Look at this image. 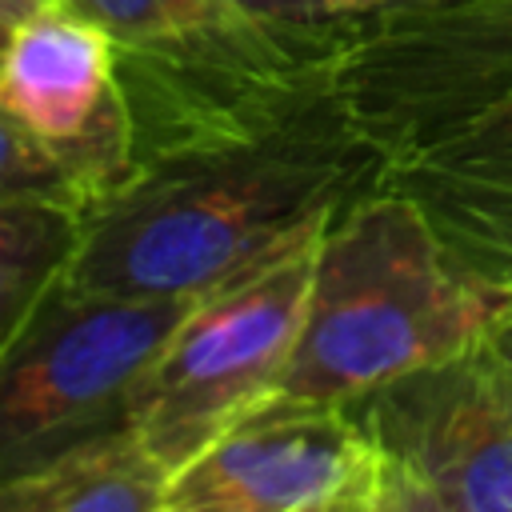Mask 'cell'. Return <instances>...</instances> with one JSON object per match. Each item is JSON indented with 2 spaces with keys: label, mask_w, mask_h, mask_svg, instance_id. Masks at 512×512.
Listing matches in <instances>:
<instances>
[{
  "label": "cell",
  "mask_w": 512,
  "mask_h": 512,
  "mask_svg": "<svg viewBox=\"0 0 512 512\" xmlns=\"http://www.w3.org/2000/svg\"><path fill=\"white\" fill-rule=\"evenodd\" d=\"M336 100L396 164L512 92V0H416L360 16Z\"/></svg>",
  "instance_id": "5"
},
{
  "label": "cell",
  "mask_w": 512,
  "mask_h": 512,
  "mask_svg": "<svg viewBox=\"0 0 512 512\" xmlns=\"http://www.w3.org/2000/svg\"><path fill=\"white\" fill-rule=\"evenodd\" d=\"M84 212L64 200H0V352L68 276Z\"/></svg>",
  "instance_id": "10"
},
{
  "label": "cell",
  "mask_w": 512,
  "mask_h": 512,
  "mask_svg": "<svg viewBox=\"0 0 512 512\" xmlns=\"http://www.w3.org/2000/svg\"><path fill=\"white\" fill-rule=\"evenodd\" d=\"M380 468L384 460L348 404H268L176 468L164 504L180 512H300Z\"/></svg>",
  "instance_id": "8"
},
{
  "label": "cell",
  "mask_w": 512,
  "mask_h": 512,
  "mask_svg": "<svg viewBox=\"0 0 512 512\" xmlns=\"http://www.w3.org/2000/svg\"><path fill=\"white\" fill-rule=\"evenodd\" d=\"M44 0H0V20H8V24H20L28 12H36Z\"/></svg>",
  "instance_id": "19"
},
{
  "label": "cell",
  "mask_w": 512,
  "mask_h": 512,
  "mask_svg": "<svg viewBox=\"0 0 512 512\" xmlns=\"http://www.w3.org/2000/svg\"><path fill=\"white\" fill-rule=\"evenodd\" d=\"M348 408L380 460L444 512H512V368L488 344L416 368Z\"/></svg>",
  "instance_id": "6"
},
{
  "label": "cell",
  "mask_w": 512,
  "mask_h": 512,
  "mask_svg": "<svg viewBox=\"0 0 512 512\" xmlns=\"http://www.w3.org/2000/svg\"><path fill=\"white\" fill-rule=\"evenodd\" d=\"M388 4H416V0H348V8H356V12H372V8H388Z\"/></svg>",
  "instance_id": "20"
},
{
  "label": "cell",
  "mask_w": 512,
  "mask_h": 512,
  "mask_svg": "<svg viewBox=\"0 0 512 512\" xmlns=\"http://www.w3.org/2000/svg\"><path fill=\"white\" fill-rule=\"evenodd\" d=\"M384 168L332 88L264 132L136 168L84 212L68 280L128 300H204L316 236Z\"/></svg>",
  "instance_id": "1"
},
{
  "label": "cell",
  "mask_w": 512,
  "mask_h": 512,
  "mask_svg": "<svg viewBox=\"0 0 512 512\" xmlns=\"http://www.w3.org/2000/svg\"><path fill=\"white\" fill-rule=\"evenodd\" d=\"M92 24H100L116 48H160L200 32H212L244 12L228 0H64Z\"/></svg>",
  "instance_id": "11"
},
{
  "label": "cell",
  "mask_w": 512,
  "mask_h": 512,
  "mask_svg": "<svg viewBox=\"0 0 512 512\" xmlns=\"http://www.w3.org/2000/svg\"><path fill=\"white\" fill-rule=\"evenodd\" d=\"M320 232L196 300L140 372L128 432L164 476L272 404L300 332Z\"/></svg>",
  "instance_id": "4"
},
{
  "label": "cell",
  "mask_w": 512,
  "mask_h": 512,
  "mask_svg": "<svg viewBox=\"0 0 512 512\" xmlns=\"http://www.w3.org/2000/svg\"><path fill=\"white\" fill-rule=\"evenodd\" d=\"M236 12L256 20H280V24H332L360 16L348 8V0H228Z\"/></svg>",
  "instance_id": "14"
},
{
  "label": "cell",
  "mask_w": 512,
  "mask_h": 512,
  "mask_svg": "<svg viewBox=\"0 0 512 512\" xmlns=\"http://www.w3.org/2000/svg\"><path fill=\"white\" fill-rule=\"evenodd\" d=\"M0 108L68 172L84 212L136 172L116 44L64 0H44L12 24Z\"/></svg>",
  "instance_id": "7"
},
{
  "label": "cell",
  "mask_w": 512,
  "mask_h": 512,
  "mask_svg": "<svg viewBox=\"0 0 512 512\" xmlns=\"http://www.w3.org/2000/svg\"><path fill=\"white\" fill-rule=\"evenodd\" d=\"M192 304L104 296L64 276L0 352V488L132 440V388Z\"/></svg>",
  "instance_id": "3"
},
{
  "label": "cell",
  "mask_w": 512,
  "mask_h": 512,
  "mask_svg": "<svg viewBox=\"0 0 512 512\" xmlns=\"http://www.w3.org/2000/svg\"><path fill=\"white\" fill-rule=\"evenodd\" d=\"M368 512H400V504H396V484H392L388 464H384V480H380V492H376V500H372Z\"/></svg>",
  "instance_id": "18"
},
{
  "label": "cell",
  "mask_w": 512,
  "mask_h": 512,
  "mask_svg": "<svg viewBox=\"0 0 512 512\" xmlns=\"http://www.w3.org/2000/svg\"><path fill=\"white\" fill-rule=\"evenodd\" d=\"M8 32H12V24H8V20H0V52H4V44H8Z\"/></svg>",
  "instance_id": "21"
},
{
  "label": "cell",
  "mask_w": 512,
  "mask_h": 512,
  "mask_svg": "<svg viewBox=\"0 0 512 512\" xmlns=\"http://www.w3.org/2000/svg\"><path fill=\"white\" fill-rule=\"evenodd\" d=\"M156 512H180V508H172V504H160V508H156Z\"/></svg>",
  "instance_id": "22"
},
{
  "label": "cell",
  "mask_w": 512,
  "mask_h": 512,
  "mask_svg": "<svg viewBox=\"0 0 512 512\" xmlns=\"http://www.w3.org/2000/svg\"><path fill=\"white\" fill-rule=\"evenodd\" d=\"M488 348L512 368V300H508V308L500 312V320H496V328H492V336H488Z\"/></svg>",
  "instance_id": "17"
},
{
  "label": "cell",
  "mask_w": 512,
  "mask_h": 512,
  "mask_svg": "<svg viewBox=\"0 0 512 512\" xmlns=\"http://www.w3.org/2000/svg\"><path fill=\"white\" fill-rule=\"evenodd\" d=\"M0 200H64L80 208L68 172L4 108H0Z\"/></svg>",
  "instance_id": "12"
},
{
  "label": "cell",
  "mask_w": 512,
  "mask_h": 512,
  "mask_svg": "<svg viewBox=\"0 0 512 512\" xmlns=\"http://www.w3.org/2000/svg\"><path fill=\"white\" fill-rule=\"evenodd\" d=\"M504 308L508 296L468 276L424 212L380 180L316 240L300 332L272 404H356L416 368L488 344Z\"/></svg>",
  "instance_id": "2"
},
{
  "label": "cell",
  "mask_w": 512,
  "mask_h": 512,
  "mask_svg": "<svg viewBox=\"0 0 512 512\" xmlns=\"http://www.w3.org/2000/svg\"><path fill=\"white\" fill-rule=\"evenodd\" d=\"M380 480H384V468H380L372 480H364V484H356V488H344V492H336V496H328V500H320V504H308V508H300V512H368L372 500H376V492H380Z\"/></svg>",
  "instance_id": "15"
},
{
  "label": "cell",
  "mask_w": 512,
  "mask_h": 512,
  "mask_svg": "<svg viewBox=\"0 0 512 512\" xmlns=\"http://www.w3.org/2000/svg\"><path fill=\"white\" fill-rule=\"evenodd\" d=\"M388 472H392V468H388ZM392 484H396V504H400V512H444L420 484L404 480L400 472H392Z\"/></svg>",
  "instance_id": "16"
},
{
  "label": "cell",
  "mask_w": 512,
  "mask_h": 512,
  "mask_svg": "<svg viewBox=\"0 0 512 512\" xmlns=\"http://www.w3.org/2000/svg\"><path fill=\"white\" fill-rule=\"evenodd\" d=\"M432 224L444 252L480 284L512 300V92L384 168Z\"/></svg>",
  "instance_id": "9"
},
{
  "label": "cell",
  "mask_w": 512,
  "mask_h": 512,
  "mask_svg": "<svg viewBox=\"0 0 512 512\" xmlns=\"http://www.w3.org/2000/svg\"><path fill=\"white\" fill-rule=\"evenodd\" d=\"M124 444V440H120ZM116 448V444H112ZM108 452V448H104ZM100 456V452H96ZM96 456H84V460H72V464H64V468H56V472H48V476H36V480H20V484H8V488H0V512H56L60 508V500H64V492L72 488V480L88 468V460H96Z\"/></svg>",
  "instance_id": "13"
}]
</instances>
